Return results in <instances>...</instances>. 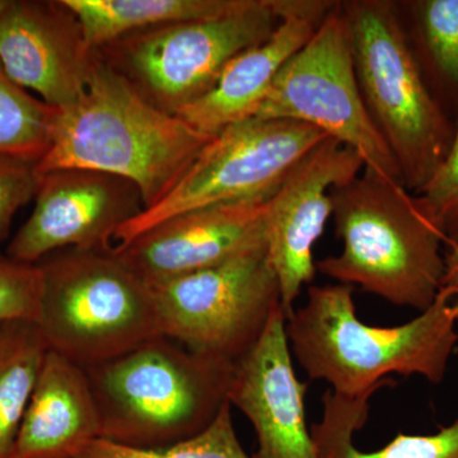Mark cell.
<instances>
[{"label":"cell","instance_id":"cell-9","mask_svg":"<svg viewBox=\"0 0 458 458\" xmlns=\"http://www.w3.org/2000/svg\"><path fill=\"white\" fill-rule=\"evenodd\" d=\"M327 138L324 131L293 120L252 117L228 126L203 148L165 198L117 231L114 247L190 210L270 199L295 165Z\"/></svg>","mask_w":458,"mask_h":458},{"label":"cell","instance_id":"cell-8","mask_svg":"<svg viewBox=\"0 0 458 458\" xmlns=\"http://www.w3.org/2000/svg\"><path fill=\"white\" fill-rule=\"evenodd\" d=\"M149 286L162 336L233 367L282 307L265 241L216 267Z\"/></svg>","mask_w":458,"mask_h":458},{"label":"cell","instance_id":"cell-20","mask_svg":"<svg viewBox=\"0 0 458 458\" xmlns=\"http://www.w3.org/2000/svg\"><path fill=\"white\" fill-rule=\"evenodd\" d=\"M47 352L35 321L0 324V458H12Z\"/></svg>","mask_w":458,"mask_h":458},{"label":"cell","instance_id":"cell-13","mask_svg":"<svg viewBox=\"0 0 458 458\" xmlns=\"http://www.w3.org/2000/svg\"><path fill=\"white\" fill-rule=\"evenodd\" d=\"M93 56L63 0H9L0 12V65L51 107L65 110L80 98Z\"/></svg>","mask_w":458,"mask_h":458},{"label":"cell","instance_id":"cell-11","mask_svg":"<svg viewBox=\"0 0 458 458\" xmlns=\"http://www.w3.org/2000/svg\"><path fill=\"white\" fill-rule=\"evenodd\" d=\"M33 201L31 214L5 251L26 264L62 250L111 251L117 231L144 208L131 181L82 168L38 174Z\"/></svg>","mask_w":458,"mask_h":458},{"label":"cell","instance_id":"cell-16","mask_svg":"<svg viewBox=\"0 0 458 458\" xmlns=\"http://www.w3.org/2000/svg\"><path fill=\"white\" fill-rule=\"evenodd\" d=\"M335 4L325 0H279L276 31L234 57L216 86L176 116L210 137L255 117L280 69L302 49Z\"/></svg>","mask_w":458,"mask_h":458},{"label":"cell","instance_id":"cell-4","mask_svg":"<svg viewBox=\"0 0 458 458\" xmlns=\"http://www.w3.org/2000/svg\"><path fill=\"white\" fill-rule=\"evenodd\" d=\"M86 370L99 438L165 447L203 432L228 403L233 366L200 357L162 335Z\"/></svg>","mask_w":458,"mask_h":458},{"label":"cell","instance_id":"cell-6","mask_svg":"<svg viewBox=\"0 0 458 458\" xmlns=\"http://www.w3.org/2000/svg\"><path fill=\"white\" fill-rule=\"evenodd\" d=\"M36 325L49 351L83 369L161 335L152 289L114 252L62 250L38 262Z\"/></svg>","mask_w":458,"mask_h":458},{"label":"cell","instance_id":"cell-23","mask_svg":"<svg viewBox=\"0 0 458 458\" xmlns=\"http://www.w3.org/2000/svg\"><path fill=\"white\" fill-rule=\"evenodd\" d=\"M415 198L441 233L445 250L458 247V128L445 161Z\"/></svg>","mask_w":458,"mask_h":458},{"label":"cell","instance_id":"cell-18","mask_svg":"<svg viewBox=\"0 0 458 458\" xmlns=\"http://www.w3.org/2000/svg\"><path fill=\"white\" fill-rule=\"evenodd\" d=\"M372 396L351 399L331 390L325 393L321 420L311 427L318 458H458V418L428 436L397 434L381 450L364 452L355 447L354 434L369 420Z\"/></svg>","mask_w":458,"mask_h":458},{"label":"cell","instance_id":"cell-19","mask_svg":"<svg viewBox=\"0 0 458 458\" xmlns=\"http://www.w3.org/2000/svg\"><path fill=\"white\" fill-rule=\"evenodd\" d=\"M250 0H63L82 26L84 40L98 50L129 33L188 21L227 16Z\"/></svg>","mask_w":458,"mask_h":458},{"label":"cell","instance_id":"cell-28","mask_svg":"<svg viewBox=\"0 0 458 458\" xmlns=\"http://www.w3.org/2000/svg\"><path fill=\"white\" fill-rule=\"evenodd\" d=\"M9 0H0V12L3 11L5 7H7Z\"/></svg>","mask_w":458,"mask_h":458},{"label":"cell","instance_id":"cell-5","mask_svg":"<svg viewBox=\"0 0 458 458\" xmlns=\"http://www.w3.org/2000/svg\"><path fill=\"white\" fill-rule=\"evenodd\" d=\"M342 8L364 105L403 186L418 195L450 152L456 129L428 89L396 5L354 0Z\"/></svg>","mask_w":458,"mask_h":458},{"label":"cell","instance_id":"cell-21","mask_svg":"<svg viewBox=\"0 0 458 458\" xmlns=\"http://www.w3.org/2000/svg\"><path fill=\"white\" fill-rule=\"evenodd\" d=\"M59 110L14 82L0 65V155L38 162L53 141Z\"/></svg>","mask_w":458,"mask_h":458},{"label":"cell","instance_id":"cell-22","mask_svg":"<svg viewBox=\"0 0 458 458\" xmlns=\"http://www.w3.org/2000/svg\"><path fill=\"white\" fill-rule=\"evenodd\" d=\"M77 458H252L238 439L227 403L203 432L165 447L135 448L95 439Z\"/></svg>","mask_w":458,"mask_h":458},{"label":"cell","instance_id":"cell-10","mask_svg":"<svg viewBox=\"0 0 458 458\" xmlns=\"http://www.w3.org/2000/svg\"><path fill=\"white\" fill-rule=\"evenodd\" d=\"M255 117L307 123L357 152L364 170L403 185L361 98L342 3L280 69Z\"/></svg>","mask_w":458,"mask_h":458},{"label":"cell","instance_id":"cell-26","mask_svg":"<svg viewBox=\"0 0 458 458\" xmlns=\"http://www.w3.org/2000/svg\"><path fill=\"white\" fill-rule=\"evenodd\" d=\"M38 183V162L0 155V242L7 240L17 213L35 198Z\"/></svg>","mask_w":458,"mask_h":458},{"label":"cell","instance_id":"cell-15","mask_svg":"<svg viewBox=\"0 0 458 458\" xmlns=\"http://www.w3.org/2000/svg\"><path fill=\"white\" fill-rule=\"evenodd\" d=\"M267 199L232 201L172 216L114 252L148 285L216 267L265 241Z\"/></svg>","mask_w":458,"mask_h":458},{"label":"cell","instance_id":"cell-3","mask_svg":"<svg viewBox=\"0 0 458 458\" xmlns=\"http://www.w3.org/2000/svg\"><path fill=\"white\" fill-rule=\"evenodd\" d=\"M330 195L343 249L316 262L318 273L394 306L429 309L442 289L445 242L415 195L369 170Z\"/></svg>","mask_w":458,"mask_h":458},{"label":"cell","instance_id":"cell-7","mask_svg":"<svg viewBox=\"0 0 458 458\" xmlns=\"http://www.w3.org/2000/svg\"><path fill=\"white\" fill-rule=\"evenodd\" d=\"M279 22V0H250L227 16L129 33L98 51L148 101L176 114L207 95L225 66L267 40Z\"/></svg>","mask_w":458,"mask_h":458},{"label":"cell","instance_id":"cell-27","mask_svg":"<svg viewBox=\"0 0 458 458\" xmlns=\"http://www.w3.org/2000/svg\"><path fill=\"white\" fill-rule=\"evenodd\" d=\"M442 288L448 289L456 295L458 303V247L445 250V276H443Z\"/></svg>","mask_w":458,"mask_h":458},{"label":"cell","instance_id":"cell-24","mask_svg":"<svg viewBox=\"0 0 458 458\" xmlns=\"http://www.w3.org/2000/svg\"><path fill=\"white\" fill-rule=\"evenodd\" d=\"M430 59L448 82L458 86V0L415 3Z\"/></svg>","mask_w":458,"mask_h":458},{"label":"cell","instance_id":"cell-12","mask_svg":"<svg viewBox=\"0 0 458 458\" xmlns=\"http://www.w3.org/2000/svg\"><path fill=\"white\" fill-rule=\"evenodd\" d=\"M364 170L360 155L333 138L322 140L267 199L264 236L286 318L318 269L313 249L333 216L330 191Z\"/></svg>","mask_w":458,"mask_h":458},{"label":"cell","instance_id":"cell-25","mask_svg":"<svg viewBox=\"0 0 458 458\" xmlns=\"http://www.w3.org/2000/svg\"><path fill=\"white\" fill-rule=\"evenodd\" d=\"M41 271L0 255V324L14 319L36 321L40 309Z\"/></svg>","mask_w":458,"mask_h":458},{"label":"cell","instance_id":"cell-2","mask_svg":"<svg viewBox=\"0 0 458 458\" xmlns=\"http://www.w3.org/2000/svg\"><path fill=\"white\" fill-rule=\"evenodd\" d=\"M213 140L148 101L95 50L86 89L59 110L38 172L82 168L131 181L143 209L165 198Z\"/></svg>","mask_w":458,"mask_h":458},{"label":"cell","instance_id":"cell-14","mask_svg":"<svg viewBox=\"0 0 458 458\" xmlns=\"http://www.w3.org/2000/svg\"><path fill=\"white\" fill-rule=\"evenodd\" d=\"M307 388L295 375L279 307L254 348L233 367L228 388V403L249 419L258 437L252 458H318L307 426Z\"/></svg>","mask_w":458,"mask_h":458},{"label":"cell","instance_id":"cell-1","mask_svg":"<svg viewBox=\"0 0 458 458\" xmlns=\"http://www.w3.org/2000/svg\"><path fill=\"white\" fill-rule=\"evenodd\" d=\"M352 292L340 283L311 285L306 304L286 318L292 355L309 378L351 399L394 385L391 375L441 384L458 343L456 295L442 288L418 318L379 327L360 321Z\"/></svg>","mask_w":458,"mask_h":458},{"label":"cell","instance_id":"cell-17","mask_svg":"<svg viewBox=\"0 0 458 458\" xmlns=\"http://www.w3.org/2000/svg\"><path fill=\"white\" fill-rule=\"evenodd\" d=\"M99 437L98 405L86 370L47 352L12 458H77Z\"/></svg>","mask_w":458,"mask_h":458}]
</instances>
